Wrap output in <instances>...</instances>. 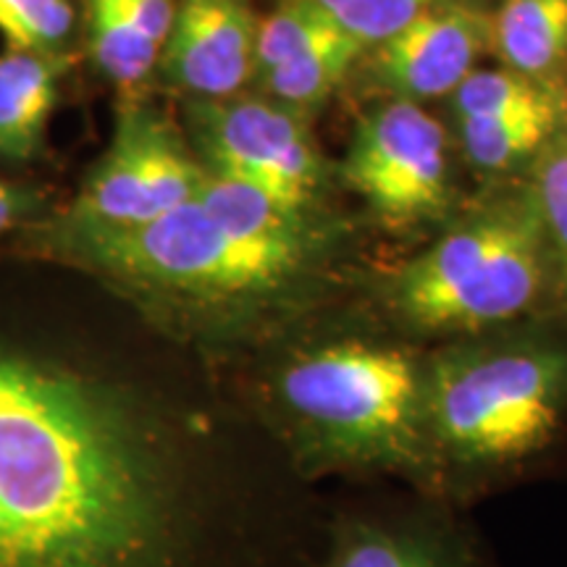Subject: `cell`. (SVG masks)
<instances>
[{"mask_svg":"<svg viewBox=\"0 0 567 567\" xmlns=\"http://www.w3.org/2000/svg\"><path fill=\"white\" fill-rule=\"evenodd\" d=\"M124 368L0 337V567H313L323 496Z\"/></svg>","mask_w":567,"mask_h":567,"instance_id":"obj_1","label":"cell"},{"mask_svg":"<svg viewBox=\"0 0 567 567\" xmlns=\"http://www.w3.org/2000/svg\"><path fill=\"white\" fill-rule=\"evenodd\" d=\"M425 358L354 334L289 344L252 375L255 425L310 486L389 478L434 494Z\"/></svg>","mask_w":567,"mask_h":567,"instance_id":"obj_2","label":"cell"},{"mask_svg":"<svg viewBox=\"0 0 567 567\" xmlns=\"http://www.w3.org/2000/svg\"><path fill=\"white\" fill-rule=\"evenodd\" d=\"M434 496L467 509L567 446V337L473 339L425 358Z\"/></svg>","mask_w":567,"mask_h":567,"instance_id":"obj_3","label":"cell"},{"mask_svg":"<svg viewBox=\"0 0 567 567\" xmlns=\"http://www.w3.org/2000/svg\"><path fill=\"white\" fill-rule=\"evenodd\" d=\"M544 245L534 197L496 203L402 268L394 313L421 337H476L517 321L542 295Z\"/></svg>","mask_w":567,"mask_h":567,"instance_id":"obj_4","label":"cell"},{"mask_svg":"<svg viewBox=\"0 0 567 567\" xmlns=\"http://www.w3.org/2000/svg\"><path fill=\"white\" fill-rule=\"evenodd\" d=\"M66 245L124 279L182 289L205 300L266 295L292 279L308 252L247 243L224 229L197 200L132 229L66 224Z\"/></svg>","mask_w":567,"mask_h":567,"instance_id":"obj_5","label":"cell"},{"mask_svg":"<svg viewBox=\"0 0 567 567\" xmlns=\"http://www.w3.org/2000/svg\"><path fill=\"white\" fill-rule=\"evenodd\" d=\"M313 567H496V559L467 509L402 486L326 499Z\"/></svg>","mask_w":567,"mask_h":567,"instance_id":"obj_6","label":"cell"},{"mask_svg":"<svg viewBox=\"0 0 567 567\" xmlns=\"http://www.w3.org/2000/svg\"><path fill=\"white\" fill-rule=\"evenodd\" d=\"M205 168L187 153L161 113L132 105L71 208L69 226L132 229L195 200Z\"/></svg>","mask_w":567,"mask_h":567,"instance_id":"obj_7","label":"cell"},{"mask_svg":"<svg viewBox=\"0 0 567 567\" xmlns=\"http://www.w3.org/2000/svg\"><path fill=\"white\" fill-rule=\"evenodd\" d=\"M344 179L384 221L413 224L450 203L442 124L413 101H394L358 124Z\"/></svg>","mask_w":567,"mask_h":567,"instance_id":"obj_8","label":"cell"},{"mask_svg":"<svg viewBox=\"0 0 567 567\" xmlns=\"http://www.w3.org/2000/svg\"><path fill=\"white\" fill-rule=\"evenodd\" d=\"M193 124L210 172L264 184L300 208L313 200L321 161L295 113L260 101H195Z\"/></svg>","mask_w":567,"mask_h":567,"instance_id":"obj_9","label":"cell"},{"mask_svg":"<svg viewBox=\"0 0 567 567\" xmlns=\"http://www.w3.org/2000/svg\"><path fill=\"white\" fill-rule=\"evenodd\" d=\"M255 40L258 19L247 0H179L163 74L197 101H226L255 74Z\"/></svg>","mask_w":567,"mask_h":567,"instance_id":"obj_10","label":"cell"},{"mask_svg":"<svg viewBox=\"0 0 567 567\" xmlns=\"http://www.w3.org/2000/svg\"><path fill=\"white\" fill-rule=\"evenodd\" d=\"M488 34L481 11L444 0L375 48V76L402 97H442L471 74Z\"/></svg>","mask_w":567,"mask_h":567,"instance_id":"obj_11","label":"cell"},{"mask_svg":"<svg viewBox=\"0 0 567 567\" xmlns=\"http://www.w3.org/2000/svg\"><path fill=\"white\" fill-rule=\"evenodd\" d=\"M90 53L122 90L140 87L161 63L179 0H82Z\"/></svg>","mask_w":567,"mask_h":567,"instance_id":"obj_12","label":"cell"},{"mask_svg":"<svg viewBox=\"0 0 567 567\" xmlns=\"http://www.w3.org/2000/svg\"><path fill=\"white\" fill-rule=\"evenodd\" d=\"M66 71L61 53L0 55V158L27 161L40 147Z\"/></svg>","mask_w":567,"mask_h":567,"instance_id":"obj_13","label":"cell"},{"mask_svg":"<svg viewBox=\"0 0 567 567\" xmlns=\"http://www.w3.org/2000/svg\"><path fill=\"white\" fill-rule=\"evenodd\" d=\"M195 200L224 229L247 239V243L308 250L305 208L276 195L264 184L205 168V179L197 189Z\"/></svg>","mask_w":567,"mask_h":567,"instance_id":"obj_14","label":"cell"},{"mask_svg":"<svg viewBox=\"0 0 567 567\" xmlns=\"http://www.w3.org/2000/svg\"><path fill=\"white\" fill-rule=\"evenodd\" d=\"M492 34L509 71L538 80L567 55V0H502Z\"/></svg>","mask_w":567,"mask_h":567,"instance_id":"obj_15","label":"cell"},{"mask_svg":"<svg viewBox=\"0 0 567 567\" xmlns=\"http://www.w3.org/2000/svg\"><path fill=\"white\" fill-rule=\"evenodd\" d=\"M563 105L492 122H460L467 158L484 172H505L517 161L542 153V147L559 132Z\"/></svg>","mask_w":567,"mask_h":567,"instance_id":"obj_16","label":"cell"},{"mask_svg":"<svg viewBox=\"0 0 567 567\" xmlns=\"http://www.w3.org/2000/svg\"><path fill=\"white\" fill-rule=\"evenodd\" d=\"M365 48L350 34L321 42L292 61L266 71V90L289 109H313L334 92Z\"/></svg>","mask_w":567,"mask_h":567,"instance_id":"obj_17","label":"cell"},{"mask_svg":"<svg viewBox=\"0 0 567 567\" xmlns=\"http://www.w3.org/2000/svg\"><path fill=\"white\" fill-rule=\"evenodd\" d=\"M452 95L460 122H492L563 105L557 92L547 84L509 69L471 71Z\"/></svg>","mask_w":567,"mask_h":567,"instance_id":"obj_18","label":"cell"},{"mask_svg":"<svg viewBox=\"0 0 567 567\" xmlns=\"http://www.w3.org/2000/svg\"><path fill=\"white\" fill-rule=\"evenodd\" d=\"M347 34L316 0H284L271 17L258 21L255 71L266 74L310 48Z\"/></svg>","mask_w":567,"mask_h":567,"instance_id":"obj_19","label":"cell"},{"mask_svg":"<svg viewBox=\"0 0 567 567\" xmlns=\"http://www.w3.org/2000/svg\"><path fill=\"white\" fill-rule=\"evenodd\" d=\"M74 24L71 0H0V34L11 51L59 53Z\"/></svg>","mask_w":567,"mask_h":567,"instance_id":"obj_20","label":"cell"},{"mask_svg":"<svg viewBox=\"0 0 567 567\" xmlns=\"http://www.w3.org/2000/svg\"><path fill=\"white\" fill-rule=\"evenodd\" d=\"M534 205L544 243L555 252L567 284V130H559L536 155Z\"/></svg>","mask_w":567,"mask_h":567,"instance_id":"obj_21","label":"cell"},{"mask_svg":"<svg viewBox=\"0 0 567 567\" xmlns=\"http://www.w3.org/2000/svg\"><path fill=\"white\" fill-rule=\"evenodd\" d=\"M337 21L339 30L363 48H379L410 21L423 17L444 0H316Z\"/></svg>","mask_w":567,"mask_h":567,"instance_id":"obj_22","label":"cell"},{"mask_svg":"<svg viewBox=\"0 0 567 567\" xmlns=\"http://www.w3.org/2000/svg\"><path fill=\"white\" fill-rule=\"evenodd\" d=\"M32 208V197L9 184H0V231H6Z\"/></svg>","mask_w":567,"mask_h":567,"instance_id":"obj_23","label":"cell"}]
</instances>
